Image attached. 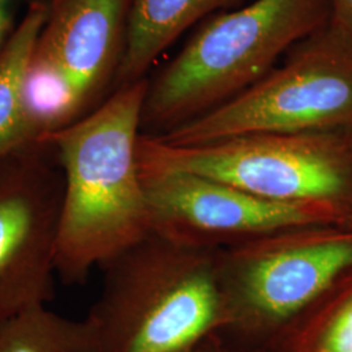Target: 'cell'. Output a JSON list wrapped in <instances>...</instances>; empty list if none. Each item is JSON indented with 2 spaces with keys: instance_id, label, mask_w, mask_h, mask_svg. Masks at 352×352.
<instances>
[{
  "instance_id": "cell-1",
  "label": "cell",
  "mask_w": 352,
  "mask_h": 352,
  "mask_svg": "<svg viewBox=\"0 0 352 352\" xmlns=\"http://www.w3.org/2000/svg\"><path fill=\"white\" fill-rule=\"evenodd\" d=\"M148 78L116 89L88 116L43 141L64 176L56 276L82 283L151 232L138 161Z\"/></svg>"
},
{
  "instance_id": "cell-2",
  "label": "cell",
  "mask_w": 352,
  "mask_h": 352,
  "mask_svg": "<svg viewBox=\"0 0 352 352\" xmlns=\"http://www.w3.org/2000/svg\"><path fill=\"white\" fill-rule=\"evenodd\" d=\"M330 20L331 0H251L214 14L148 80L141 135L161 138L238 97Z\"/></svg>"
},
{
  "instance_id": "cell-3",
  "label": "cell",
  "mask_w": 352,
  "mask_h": 352,
  "mask_svg": "<svg viewBox=\"0 0 352 352\" xmlns=\"http://www.w3.org/2000/svg\"><path fill=\"white\" fill-rule=\"evenodd\" d=\"M217 253L151 232L102 265L85 317L96 352H193L218 337L226 308Z\"/></svg>"
},
{
  "instance_id": "cell-4",
  "label": "cell",
  "mask_w": 352,
  "mask_h": 352,
  "mask_svg": "<svg viewBox=\"0 0 352 352\" xmlns=\"http://www.w3.org/2000/svg\"><path fill=\"white\" fill-rule=\"evenodd\" d=\"M226 324L239 352H272L352 270V227H289L217 253Z\"/></svg>"
},
{
  "instance_id": "cell-5",
  "label": "cell",
  "mask_w": 352,
  "mask_h": 352,
  "mask_svg": "<svg viewBox=\"0 0 352 352\" xmlns=\"http://www.w3.org/2000/svg\"><path fill=\"white\" fill-rule=\"evenodd\" d=\"M138 161L212 177L272 201L336 205L351 217L352 129L254 133L193 146L140 135Z\"/></svg>"
},
{
  "instance_id": "cell-6",
  "label": "cell",
  "mask_w": 352,
  "mask_h": 352,
  "mask_svg": "<svg viewBox=\"0 0 352 352\" xmlns=\"http://www.w3.org/2000/svg\"><path fill=\"white\" fill-rule=\"evenodd\" d=\"M333 129H352V41L329 23L238 97L155 139L193 146L254 133Z\"/></svg>"
},
{
  "instance_id": "cell-7",
  "label": "cell",
  "mask_w": 352,
  "mask_h": 352,
  "mask_svg": "<svg viewBox=\"0 0 352 352\" xmlns=\"http://www.w3.org/2000/svg\"><path fill=\"white\" fill-rule=\"evenodd\" d=\"M151 232L192 248L221 251L285 228L347 225L330 204H285L206 176L139 164Z\"/></svg>"
},
{
  "instance_id": "cell-8",
  "label": "cell",
  "mask_w": 352,
  "mask_h": 352,
  "mask_svg": "<svg viewBox=\"0 0 352 352\" xmlns=\"http://www.w3.org/2000/svg\"><path fill=\"white\" fill-rule=\"evenodd\" d=\"M63 192L49 141L0 158V321L54 298Z\"/></svg>"
},
{
  "instance_id": "cell-9",
  "label": "cell",
  "mask_w": 352,
  "mask_h": 352,
  "mask_svg": "<svg viewBox=\"0 0 352 352\" xmlns=\"http://www.w3.org/2000/svg\"><path fill=\"white\" fill-rule=\"evenodd\" d=\"M131 0H50L36 52L67 78L82 116L98 109L122 60Z\"/></svg>"
},
{
  "instance_id": "cell-10",
  "label": "cell",
  "mask_w": 352,
  "mask_h": 352,
  "mask_svg": "<svg viewBox=\"0 0 352 352\" xmlns=\"http://www.w3.org/2000/svg\"><path fill=\"white\" fill-rule=\"evenodd\" d=\"M247 0H131L126 38L113 91L146 78L154 62L190 26Z\"/></svg>"
},
{
  "instance_id": "cell-11",
  "label": "cell",
  "mask_w": 352,
  "mask_h": 352,
  "mask_svg": "<svg viewBox=\"0 0 352 352\" xmlns=\"http://www.w3.org/2000/svg\"><path fill=\"white\" fill-rule=\"evenodd\" d=\"M50 0H34L0 51V158L29 144L24 118L26 68L49 14Z\"/></svg>"
},
{
  "instance_id": "cell-12",
  "label": "cell",
  "mask_w": 352,
  "mask_h": 352,
  "mask_svg": "<svg viewBox=\"0 0 352 352\" xmlns=\"http://www.w3.org/2000/svg\"><path fill=\"white\" fill-rule=\"evenodd\" d=\"M0 352H96L88 320L38 305L0 321Z\"/></svg>"
},
{
  "instance_id": "cell-13",
  "label": "cell",
  "mask_w": 352,
  "mask_h": 352,
  "mask_svg": "<svg viewBox=\"0 0 352 352\" xmlns=\"http://www.w3.org/2000/svg\"><path fill=\"white\" fill-rule=\"evenodd\" d=\"M272 352H352V270L331 286Z\"/></svg>"
},
{
  "instance_id": "cell-14",
  "label": "cell",
  "mask_w": 352,
  "mask_h": 352,
  "mask_svg": "<svg viewBox=\"0 0 352 352\" xmlns=\"http://www.w3.org/2000/svg\"><path fill=\"white\" fill-rule=\"evenodd\" d=\"M352 41V0H331V20Z\"/></svg>"
},
{
  "instance_id": "cell-15",
  "label": "cell",
  "mask_w": 352,
  "mask_h": 352,
  "mask_svg": "<svg viewBox=\"0 0 352 352\" xmlns=\"http://www.w3.org/2000/svg\"><path fill=\"white\" fill-rule=\"evenodd\" d=\"M20 0H0V51L13 33L14 11Z\"/></svg>"
},
{
  "instance_id": "cell-16",
  "label": "cell",
  "mask_w": 352,
  "mask_h": 352,
  "mask_svg": "<svg viewBox=\"0 0 352 352\" xmlns=\"http://www.w3.org/2000/svg\"><path fill=\"white\" fill-rule=\"evenodd\" d=\"M193 352H239L235 349H232L231 346L226 344L222 340H219L218 337H213L210 340L204 342L201 346Z\"/></svg>"
},
{
  "instance_id": "cell-17",
  "label": "cell",
  "mask_w": 352,
  "mask_h": 352,
  "mask_svg": "<svg viewBox=\"0 0 352 352\" xmlns=\"http://www.w3.org/2000/svg\"><path fill=\"white\" fill-rule=\"evenodd\" d=\"M347 226L352 227V214H351V217H350V221H349V223H347Z\"/></svg>"
}]
</instances>
